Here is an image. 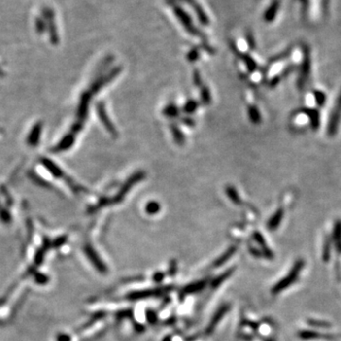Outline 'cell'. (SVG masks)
<instances>
[{
  "instance_id": "obj_1",
  "label": "cell",
  "mask_w": 341,
  "mask_h": 341,
  "mask_svg": "<svg viewBox=\"0 0 341 341\" xmlns=\"http://www.w3.org/2000/svg\"><path fill=\"white\" fill-rule=\"evenodd\" d=\"M41 163L43 164V166L47 170H49V173H51L52 176H54L55 178H58V179H64L68 184V186H69V188L71 189V191L73 192L74 194L87 193V189H85V187L77 184L69 176H67L66 173L64 172V170H62L57 164H55L50 159L43 158V159H41Z\"/></svg>"
},
{
  "instance_id": "obj_2",
  "label": "cell",
  "mask_w": 341,
  "mask_h": 341,
  "mask_svg": "<svg viewBox=\"0 0 341 341\" xmlns=\"http://www.w3.org/2000/svg\"><path fill=\"white\" fill-rule=\"evenodd\" d=\"M145 177H146V172L144 170H137V171L134 172L125 182L122 184V188L117 193V195L112 197L113 204L121 203L122 200L124 199L125 195L130 192V190L134 187L135 185L140 182L141 180H143Z\"/></svg>"
},
{
  "instance_id": "obj_3",
  "label": "cell",
  "mask_w": 341,
  "mask_h": 341,
  "mask_svg": "<svg viewBox=\"0 0 341 341\" xmlns=\"http://www.w3.org/2000/svg\"><path fill=\"white\" fill-rule=\"evenodd\" d=\"M304 265H305V262H304V261H302V260L298 261V262L295 264V266H294V268H292V270L290 271L289 275H287L284 279H282L280 281H279V282L273 287L272 293H273V294H278V293H280V291L284 290L287 286L291 285L293 282L297 280V278H298V276H299V274H300V271H301V269L304 267Z\"/></svg>"
},
{
  "instance_id": "obj_4",
  "label": "cell",
  "mask_w": 341,
  "mask_h": 341,
  "mask_svg": "<svg viewBox=\"0 0 341 341\" xmlns=\"http://www.w3.org/2000/svg\"><path fill=\"white\" fill-rule=\"evenodd\" d=\"M96 111H97L98 117L101 120L102 125L106 129V131L109 133L113 137H118L119 132L115 126V124L112 122L111 119L107 114V111L105 108V105L102 102H100L96 104Z\"/></svg>"
},
{
  "instance_id": "obj_5",
  "label": "cell",
  "mask_w": 341,
  "mask_h": 341,
  "mask_svg": "<svg viewBox=\"0 0 341 341\" xmlns=\"http://www.w3.org/2000/svg\"><path fill=\"white\" fill-rule=\"evenodd\" d=\"M341 120V90L339 97L337 99L335 108L332 111L331 116H330L329 123L327 127V134L330 136H333L337 134L339 125Z\"/></svg>"
},
{
  "instance_id": "obj_6",
  "label": "cell",
  "mask_w": 341,
  "mask_h": 341,
  "mask_svg": "<svg viewBox=\"0 0 341 341\" xmlns=\"http://www.w3.org/2000/svg\"><path fill=\"white\" fill-rule=\"evenodd\" d=\"M93 94L90 92V90H85V92L82 93L80 97V102L78 104L77 108V122L85 123L87 116H88V109H89V103L91 101V98Z\"/></svg>"
},
{
  "instance_id": "obj_7",
  "label": "cell",
  "mask_w": 341,
  "mask_h": 341,
  "mask_svg": "<svg viewBox=\"0 0 341 341\" xmlns=\"http://www.w3.org/2000/svg\"><path fill=\"white\" fill-rule=\"evenodd\" d=\"M122 68L121 67H117V68H114L109 73L106 74L105 76L102 77V78H99L97 79L92 85L90 86L89 90L90 92L94 95V94H97L98 92L104 86V85L109 84L110 82H112L115 78H117L120 73L122 72Z\"/></svg>"
},
{
  "instance_id": "obj_8",
  "label": "cell",
  "mask_w": 341,
  "mask_h": 341,
  "mask_svg": "<svg viewBox=\"0 0 341 341\" xmlns=\"http://www.w3.org/2000/svg\"><path fill=\"white\" fill-rule=\"evenodd\" d=\"M170 290H171L170 287H161V288H156V289H146V290L134 291V292L130 293L127 296V299L130 301H137V300L148 299V298H153V297H159L161 295H164V294L169 292Z\"/></svg>"
},
{
  "instance_id": "obj_9",
  "label": "cell",
  "mask_w": 341,
  "mask_h": 341,
  "mask_svg": "<svg viewBox=\"0 0 341 341\" xmlns=\"http://www.w3.org/2000/svg\"><path fill=\"white\" fill-rule=\"evenodd\" d=\"M304 53H305L304 61H303V66L301 68L300 78L298 81V85L300 88H303L305 86V83L308 80L310 71H311V57H310V51L307 47H305Z\"/></svg>"
},
{
  "instance_id": "obj_10",
  "label": "cell",
  "mask_w": 341,
  "mask_h": 341,
  "mask_svg": "<svg viewBox=\"0 0 341 341\" xmlns=\"http://www.w3.org/2000/svg\"><path fill=\"white\" fill-rule=\"evenodd\" d=\"M85 252L86 256L88 257V259L90 260V262L94 265V267L97 268L101 273L105 274L107 272L106 266L103 264V262L101 260L100 256L98 255L97 252L95 251V249L91 245H89V244L85 245Z\"/></svg>"
},
{
  "instance_id": "obj_11",
  "label": "cell",
  "mask_w": 341,
  "mask_h": 341,
  "mask_svg": "<svg viewBox=\"0 0 341 341\" xmlns=\"http://www.w3.org/2000/svg\"><path fill=\"white\" fill-rule=\"evenodd\" d=\"M75 140H76V135L73 133L70 132L68 134L65 135L61 140L58 142V144L52 149V152L54 153L66 152L73 146Z\"/></svg>"
},
{
  "instance_id": "obj_12",
  "label": "cell",
  "mask_w": 341,
  "mask_h": 341,
  "mask_svg": "<svg viewBox=\"0 0 341 341\" xmlns=\"http://www.w3.org/2000/svg\"><path fill=\"white\" fill-rule=\"evenodd\" d=\"M230 306L229 305H223L220 309L216 311V313L213 315V317L211 318L207 329H206V335L209 336L210 334H212V332L215 329V327L217 326V324L222 320V318L227 314V312L229 311Z\"/></svg>"
},
{
  "instance_id": "obj_13",
  "label": "cell",
  "mask_w": 341,
  "mask_h": 341,
  "mask_svg": "<svg viewBox=\"0 0 341 341\" xmlns=\"http://www.w3.org/2000/svg\"><path fill=\"white\" fill-rule=\"evenodd\" d=\"M42 130H43V123L42 122H37L36 124L34 125V127L32 128L30 134L28 136V138H27V143L29 146L35 147L38 145L40 138H41Z\"/></svg>"
},
{
  "instance_id": "obj_14",
  "label": "cell",
  "mask_w": 341,
  "mask_h": 341,
  "mask_svg": "<svg viewBox=\"0 0 341 341\" xmlns=\"http://www.w3.org/2000/svg\"><path fill=\"white\" fill-rule=\"evenodd\" d=\"M207 285V280H199L196 282H193L189 285H187L186 287L183 288L181 291V296L185 297L189 294H195V293L200 292L201 290H203L205 288V286Z\"/></svg>"
},
{
  "instance_id": "obj_15",
  "label": "cell",
  "mask_w": 341,
  "mask_h": 341,
  "mask_svg": "<svg viewBox=\"0 0 341 341\" xmlns=\"http://www.w3.org/2000/svg\"><path fill=\"white\" fill-rule=\"evenodd\" d=\"M170 133L172 135L173 140L175 143L179 146H183L186 142V137L185 135L181 131V129L178 127L176 123H170Z\"/></svg>"
},
{
  "instance_id": "obj_16",
  "label": "cell",
  "mask_w": 341,
  "mask_h": 341,
  "mask_svg": "<svg viewBox=\"0 0 341 341\" xmlns=\"http://www.w3.org/2000/svg\"><path fill=\"white\" fill-rule=\"evenodd\" d=\"M113 205V201H112V197H107V196H102L99 199L97 203L93 206L87 208V212L88 213H95L99 209L102 208V207H108Z\"/></svg>"
},
{
  "instance_id": "obj_17",
  "label": "cell",
  "mask_w": 341,
  "mask_h": 341,
  "mask_svg": "<svg viewBox=\"0 0 341 341\" xmlns=\"http://www.w3.org/2000/svg\"><path fill=\"white\" fill-rule=\"evenodd\" d=\"M283 215H284L283 209H282V208H279V209L274 213V215L268 221V229H269L270 231H275V230L279 227L281 220L283 218Z\"/></svg>"
},
{
  "instance_id": "obj_18",
  "label": "cell",
  "mask_w": 341,
  "mask_h": 341,
  "mask_svg": "<svg viewBox=\"0 0 341 341\" xmlns=\"http://www.w3.org/2000/svg\"><path fill=\"white\" fill-rule=\"evenodd\" d=\"M303 112H305V115H307L310 119V124L311 127L313 128L314 131L317 130L319 127V113L316 109H304Z\"/></svg>"
},
{
  "instance_id": "obj_19",
  "label": "cell",
  "mask_w": 341,
  "mask_h": 341,
  "mask_svg": "<svg viewBox=\"0 0 341 341\" xmlns=\"http://www.w3.org/2000/svg\"><path fill=\"white\" fill-rule=\"evenodd\" d=\"M237 250V246H232L230 247L228 250H226L225 253H223L220 256L219 258L213 263V267L214 268H219L221 266H223L226 262H228L230 260V258L232 257Z\"/></svg>"
},
{
  "instance_id": "obj_20",
  "label": "cell",
  "mask_w": 341,
  "mask_h": 341,
  "mask_svg": "<svg viewBox=\"0 0 341 341\" xmlns=\"http://www.w3.org/2000/svg\"><path fill=\"white\" fill-rule=\"evenodd\" d=\"M162 114L167 118L175 119L179 117L180 110L174 103H169L164 107V109L162 110Z\"/></svg>"
},
{
  "instance_id": "obj_21",
  "label": "cell",
  "mask_w": 341,
  "mask_h": 341,
  "mask_svg": "<svg viewBox=\"0 0 341 341\" xmlns=\"http://www.w3.org/2000/svg\"><path fill=\"white\" fill-rule=\"evenodd\" d=\"M225 193H226L227 196L230 198V200L233 202L234 204H236V205L241 204V202H242L241 201V197L239 195V193L237 192L236 188H234L233 186H231V185L227 186L226 190H225Z\"/></svg>"
},
{
  "instance_id": "obj_22",
  "label": "cell",
  "mask_w": 341,
  "mask_h": 341,
  "mask_svg": "<svg viewBox=\"0 0 341 341\" xmlns=\"http://www.w3.org/2000/svg\"><path fill=\"white\" fill-rule=\"evenodd\" d=\"M248 118L250 122L254 124H259L262 122V116L260 114V111L256 107L255 105H249L247 108Z\"/></svg>"
},
{
  "instance_id": "obj_23",
  "label": "cell",
  "mask_w": 341,
  "mask_h": 341,
  "mask_svg": "<svg viewBox=\"0 0 341 341\" xmlns=\"http://www.w3.org/2000/svg\"><path fill=\"white\" fill-rule=\"evenodd\" d=\"M334 241L338 251L341 252V221L339 220L336 222L334 227Z\"/></svg>"
},
{
  "instance_id": "obj_24",
  "label": "cell",
  "mask_w": 341,
  "mask_h": 341,
  "mask_svg": "<svg viewBox=\"0 0 341 341\" xmlns=\"http://www.w3.org/2000/svg\"><path fill=\"white\" fill-rule=\"evenodd\" d=\"M198 108H199V102L192 99V100H189L186 102V103L183 106L182 110L185 114L190 116V115L195 113Z\"/></svg>"
},
{
  "instance_id": "obj_25",
  "label": "cell",
  "mask_w": 341,
  "mask_h": 341,
  "mask_svg": "<svg viewBox=\"0 0 341 341\" xmlns=\"http://www.w3.org/2000/svg\"><path fill=\"white\" fill-rule=\"evenodd\" d=\"M233 271H234V268H231V269L227 270L226 272H224L222 275L218 276L217 278H215L214 280L211 281V286H212V288L215 289V288H217L218 286H220L225 280H227V279H229V278L232 276Z\"/></svg>"
},
{
  "instance_id": "obj_26",
  "label": "cell",
  "mask_w": 341,
  "mask_h": 341,
  "mask_svg": "<svg viewBox=\"0 0 341 341\" xmlns=\"http://www.w3.org/2000/svg\"><path fill=\"white\" fill-rule=\"evenodd\" d=\"M161 209V206L158 201L152 200L149 201L145 206V211L149 215H156L158 214Z\"/></svg>"
},
{
  "instance_id": "obj_27",
  "label": "cell",
  "mask_w": 341,
  "mask_h": 341,
  "mask_svg": "<svg viewBox=\"0 0 341 341\" xmlns=\"http://www.w3.org/2000/svg\"><path fill=\"white\" fill-rule=\"evenodd\" d=\"M200 99L204 105H209L211 103V93L207 85H204L201 87Z\"/></svg>"
},
{
  "instance_id": "obj_28",
  "label": "cell",
  "mask_w": 341,
  "mask_h": 341,
  "mask_svg": "<svg viewBox=\"0 0 341 341\" xmlns=\"http://www.w3.org/2000/svg\"><path fill=\"white\" fill-rule=\"evenodd\" d=\"M240 57H241V59L245 64V66H246V68H247L249 72L255 71L256 68H257V64H256V62L253 60V58L250 55H248V54H240Z\"/></svg>"
},
{
  "instance_id": "obj_29",
  "label": "cell",
  "mask_w": 341,
  "mask_h": 341,
  "mask_svg": "<svg viewBox=\"0 0 341 341\" xmlns=\"http://www.w3.org/2000/svg\"><path fill=\"white\" fill-rule=\"evenodd\" d=\"M253 237H254V239H255L256 241L263 246V248L266 249V250H265L266 255L271 258V257H272V253H271V251L268 249L267 244L265 243V239H264L263 235H262L260 232H254V234H253Z\"/></svg>"
},
{
  "instance_id": "obj_30",
  "label": "cell",
  "mask_w": 341,
  "mask_h": 341,
  "mask_svg": "<svg viewBox=\"0 0 341 341\" xmlns=\"http://www.w3.org/2000/svg\"><path fill=\"white\" fill-rule=\"evenodd\" d=\"M278 8H279V1H276L274 4H272L269 8L265 18L268 20V21H271L272 19L275 18V14L276 12L278 11Z\"/></svg>"
},
{
  "instance_id": "obj_31",
  "label": "cell",
  "mask_w": 341,
  "mask_h": 341,
  "mask_svg": "<svg viewBox=\"0 0 341 341\" xmlns=\"http://www.w3.org/2000/svg\"><path fill=\"white\" fill-rule=\"evenodd\" d=\"M200 57V52L198 48H193L187 54V59L190 63H195Z\"/></svg>"
},
{
  "instance_id": "obj_32",
  "label": "cell",
  "mask_w": 341,
  "mask_h": 341,
  "mask_svg": "<svg viewBox=\"0 0 341 341\" xmlns=\"http://www.w3.org/2000/svg\"><path fill=\"white\" fill-rule=\"evenodd\" d=\"M314 96L316 99V102H317L318 106H323L325 102H326V95L325 93H323L320 90H315L314 91Z\"/></svg>"
},
{
  "instance_id": "obj_33",
  "label": "cell",
  "mask_w": 341,
  "mask_h": 341,
  "mask_svg": "<svg viewBox=\"0 0 341 341\" xmlns=\"http://www.w3.org/2000/svg\"><path fill=\"white\" fill-rule=\"evenodd\" d=\"M193 82L196 87H201L202 86V77L198 69H195L193 72Z\"/></svg>"
},
{
  "instance_id": "obj_34",
  "label": "cell",
  "mask_w": 341,
  "mask_h": 341,
  "mask_svg": "<svg viewBox=\"0 0 341 341\" xmlns=\"http://www.w3.org/2000/svg\"><path fill=\"white\" fill-rule=\"evenodd\" d=\"M181 122H182L184 125L188 126V127H195V121L190 116H184L181 118Z\"/></svg>"
},
{
  "instance_id": "obj_35",
  "label": "cell",
  "mask_w": 341,
  "mask_h": 341,
  "mask_svg": "<svg viewBox=\"0 0 341 341\" xmlns=\"http://www.w3.org/2000/svg\"><path fill=\"white\" fill-rule=\"evenodd\" d=\"M84 124L85 123H82V122H74L72 126H71V133H73L75 135L80 133L83 130V128H84Z\"/></svg>"
},
{
  "instance_id": "obj_36",
  "label": "cell",
  "mask_w": 341,
  "mask_h": 341,
  "mask_svg": "<svg viewBox=\"0 0 341 341\" xmlns=\"http://www.w3.org/2000/svg\"><path fill=\"white\" fill-rule=\"evenodd\" d=\"M300 337L302 339H305V340H309V339H314V338H319L320 336L317 333H314V332H302L300 334Z\"/></svg>"
},
{
  "instance_id": "obj_37",
  "label": "cell",
  "mask_w": 341,
  "mask_h": 341,
  "mask_svg": "<svg viewBox=\"0 0 341 341\" xmlns=\"http://www.w3.org/2000/svg\"><path fill=\"white\" fill-rule=\"evenodd\" d=\"M146 317L147 320H148L151 324L155 323V322L158 320V317H157L156 313H155L154 311H151V310H148V311H147Z\"/></svg>"
},
{
  "instance_id": "obj_38",
  "label": "cell",
  "mask_w": 341,
  "mask_h": 341,
  "mask_svg": "<svg viewBox=\"0 0 341 341\" xmlns=\"http://www.w3.org/2000/svg\"><path fill=\"white\" fill-rule=\"evenodd\" d=\"M132 316H133L132 310H124V311H121L117 314V317L120 319L123 318V317H132Z\"/></svg>"
},
{
  "instance_id": "obj_39",
  "label": "cell",
  "mask_w": 341,
  "mask_h": 341,
  "mask_svg": "<svg viewBox=\"0 0 341 341\" xmlns=\"http://www.w3.org/2000/svg\"><path fill=\"white\" fill-rule=\"evenodd\" d=\"M246 41H247V44H248V47L250 48V49H255V41L253 39V37L251 34H247L246 35Z\"/></svg>"
},
{
  "instance_id": "obj_40",
  "label": "cell",
  "mask_w": 341,
  "mask_h": 341,
  "mask_svg": "<svg viewBox=\"0 0 341 341\" xmlns=\"http://www.w3.org/2000/svg\"><path fill=\"white\" fill-rule=\"evenodd\" d=\"M325 246H324V253H323V258L325 261H328V258H329V245L330 242L329 240H327V242H325Z\"/></svg>"
},
{
  "instance_id": "obj_41",
  "label": "cell",
  "mask_w": 341,
  "mask_h": 341,
  "mask_svg": "<svg viewBox=\"0 0 341 341\" xmlns=\"http://www.w3.org/2000/svg\"><path fill=\"white\" fill-rule=\"evenodd\" d=\"M176 262L175 261H172L171 264H170V268H169V273H170V276H173L175 275V272H176Z\"/></svg>"
},
{
  "instance_id": "obj_42",
  "label": "cell",
  "mask_w": 341,
  "mask_h": 341,
  "mask_svg": "<svg viewBox=\"0 0 341 341\" xmlns=\"http://www.w3.org/2000/svg\"><path fill=\"white\" fill-rule=\"evenodd\" d=\"M163 278H164V274L160 273V272L155 274V276H154V280H155V281H157V282H160L161 280H163Z\"/></svg>"
},
{
  "instance_id": "obj_43",
  "label": "cell",
  "mask_w": 341,
  "mask_h": 341,
  "mask_svg": "<svg viewBox=\"0 0 341 341\" xmlns=\"http://www.w3.org/2000/svg\"><path fill=\"white\" fill-rule=\"evenodd\" d=\"M163 341H171V339H170V337H166Z\"/></svg>"
},
{
  "instance_id": "obj_44",
  "label": "cell",
  "mask_w": 341,
  "mask_h": 341,
  "mask_svg": "<svg viewBox=\"0 0 341 341\" xmlns=\"http://www.w3.org/2000/svg\"><path fill=\"white\" fill-rule=\"evenodd\" d=\"M3 75V72H2V70H1V68H0V76H2Z\"/></svg>"
},
{
  "instance_id": "obj_45",
  "label": "cell",
  "mask_w": 341,
  "mask_h": 341,
  "mask_svg": "<svg viewBox=\"0 0 341 341\" xmlns=\"http://www.w3.org/2000/svg\"><path fill=\"white\" fill-rule=\"evenodd\" d=\"M273 341V340H270V341Z\"/></svg>"
}]
</instances>
